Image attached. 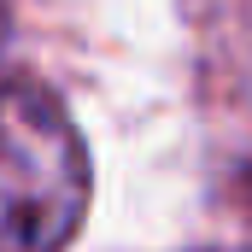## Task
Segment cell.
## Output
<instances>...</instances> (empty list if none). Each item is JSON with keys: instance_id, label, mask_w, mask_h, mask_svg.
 Returning <instances> with one entry per match:
<instances>
[{"instance_id": "cell-1", "label": "cell", "mask_w": 252, "mask_h": 252, "mask_svg": "<svg viewBox=\"0 0 252 252\" xmlns=\"http://www.w3.org/2000/svg\"><path fill=\"white\" fill-rule=\"evenodd\" d=\"M88 193V147L64 100L30 76H0V252L70 247Z\"/></svg>"}]
</instances>
